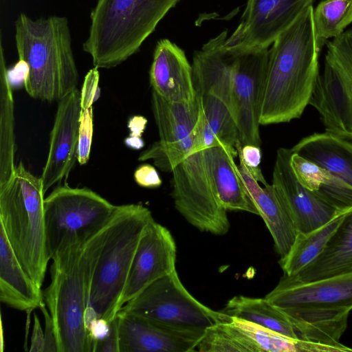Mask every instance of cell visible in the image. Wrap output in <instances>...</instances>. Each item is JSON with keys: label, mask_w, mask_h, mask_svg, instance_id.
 <instances>
[{"label": "cell", "mask_w": 352, "mask_h": 352, "mask_svg": "<svg viewBox=\"0 0 352 352\" xmlns=\"http://www.w3.org/2000/svg\"><path fill=\"white\" fill-rule=\"evenodd\" d=\"M313 11L307 8L269 50L261 125L299 118L309 104L320 74Z\"/></svg>", "instance_id": "6da1fadb"}, {"label": "cell", "mask_w": 352, "mask_h": 352, "mask_svg": "<svg viewBox=\"0 0 352 352\" xmlns=\"http://www.w3.org/2000/svg\"><path fill=\"white\" fill-rule=\"evenodd\" d=\"M107 223L91 235L61 245L51 258V282L43 298L54 321L58 352H94L85 315Z\"/></svg>", "instance_id": "7a4b0ae2"}, {"label": "cell", "mask_w": 352, "mask_h": 352, "mask_svg": "<svg viewBox=\"0 0 352 352\" xmlns=\"http://www.w3.org/2000/svg\"><path fill=\"white\" fill-rule=\"evenodd\" d=\"M14 37L19 60L28 67L24 87L30 96L58 102L77 88L78 72L66 17L32 19L21 13Z\"/></svg>", "instance_id": "3957f363"}, {"label": "cell", "mask_w": 352, "mask_h": 352, "mask_svg": "<svg viewBox=\"0 0 352 352\" xmlns=\"http://www.w3.org/2000/svg\"><path fill=\"white\" fill-rule=\"evenodd\" d=\"M227 38L224 30L193 55L192 81L199 118L192 153L220 144L237 151L240 143L232 99L234 50L225 45Z\"/></svg>", "instance_id": "277c9868"}, {"label": "cell", "mask_w": 352, "mask_h": 352, "mask_svg": "<svg viewBox=\"0 0 352 352\" xmlns=\"http://www.w3.org/2000/svg\"><path fill=\"white\" fill-rule=\"evenodd\" d=\"M153 219L142 204L116 206L93 274L85 322L94 318L113 320L122 300L143 232Z\"/></svg>", "instance_id": "5b68a950"}, {"label": "cell", "mask_w": 352, "mask_h": 352, "mask_svg": "<svg viewBox=\"0 0 352 352\" xmlns=\"http://www.w3.org/2000/svg\"><path fill=\"white\" fill-rule=\"evenodd\" d=\"M180 0H97L83 50L94 67L112 68L140 49Z\"/></svg>", "instance_id": "8992f818"}, {"label": "cell", "mask_w": 352, "mask_h": 352, "mask_svg": "<svg viewBox=\"0 0 352 352\" xmlns=\"http://www.w3.org/2000/svg\"><path fill=\"white\" fill-rule=\"evenodd\" d=\"M44 195L37 177L21 162L0 185V227L23 267L41 287L51 259L47 245Z\"/></svg>", "instance_id": "52a82bcc"}, {"label": "cell", "mask_w": 352, "mask_h": 352, "mask_svg": "<svg viewBox=\"0 0 352 352\" xmlns=\"http://www.w3.org/2000/svg\"><path fill=\"white\" fill-rule=\"evenodd\" d=\"M118 313L197 331H205L218 323L231 322L232 318L198 301L183 285L176 270L150 284L126 302Z\"/></svg>", "instance_id": "ba28073f"}, {"label": "cell", "mask_w": 352, "mask_h": 352, "mask_svg": "<svg viewBox=\"0 0 352 352\" xmlns=\"http://www.w3.org/2000/svg\"><path fill=\"white\" fill-rule=\"evenodd\" d=\"M116 206L88 188L57 186L44 199V219L50 257L63 245L104 227Z\"/></svg>", "instance_id": "9c48e42d"}, {"label": "cell", "mask_w": 352, "mask_h": 352, "mask_svg": "<svg viewBox=\"0 0 352 352\" xmlns=\"http://www.w3.org/2000/svg\"><path fill=\"white\" fill-rule=\"evenodd\" d=\"M171 173L172 197L177 210L201 232L226 234L230 229L227 210L212 186L204 150L188 155Z\"/></svg>", "instance_id": "30bf717a"}, {"label": "cell", "mask_w": 352, "mask_h": 352, "mask_svg": "<svg viewBox=\"0 0 352 352\" xmlns=\"http://www.w3.org/2000/svg\"><path fill=\"white\" fill-rule=\"evenodd\" d=\"M151 108L160 140L139 156V161L153 160L164 172L173 170L192 154L199 118L197 99L189 102H173L152 90Z\"/></svg>", "instance_id": "8fae6325"}, {"label": "cell", "mask_w": 352, "mask_h": 352, "mask_svg": "<svg viewBox=\"0 0 352 352\" xmlns=\"http://www.w3.org/2000/svg\"><path fill=\"white\" fill-rule=\"evenodd\" d=\"M232 71L234 118L241 146H261L260 116L268 48H236Z\"/></svg>", "instance_id": "7c38bea8"}, {"label": "cell", "mask_w": 352, "mask_h": 352, "mask_svg": "<svg viewBox=\"0 0 352 352\" xmlns=\"http://www.w3.org/2000/svg\"><path fill=\"white\" fill-rule=\"evenodd\" d=\"M314 0H248L241 23L226 40L228 47H265L275 41Z\"/></svg>", "instance_id": "4fadbf2b"}, {"label": "cell", "mask_w": 352, "mask_h": 352, "mask_svg": "<svg viewBox=\"0 0 352 352\" xmlns=\"http://www.w3.org/2000/svg\"><path fill=\"white\" fill-rule=\"evenodd\" d=\"M292 153V148L278 149L272 185L278 199L294 221L298 232H309L324 225L346 210H339L305 188L298 182L291 165Z\"/></svg>", "instance_id": "5bb4252c"}, {"label": "cell", "mask_w": 352, "mask_h": 352, "mask_svg": "<svg viewBox=\"0 0 352 352\" xmlns=\"http://www.w3.org/2000/svg\"><path fill=\"white\" fill-rule=\"evenodd\" d=\"M81 111L80 91L77 88L58 101L48 155L41 176L45 193L67 177L77 160Z\"/></svg>", "instance_id": "9a60e30c"}, {"label": "cell", "mask_w": 352, "mask_h": 352, "mask_svg": "<svg viewBox=\"0 0 352 352\" xmlns=\"http://www.w3.org/2000/svg\"><path fill=\"white\" fill-rule=\"evenodd\" d=\"M177 248L170 232L154 219L145 228L132 263L122 306L156 280L176 270Z\"/></svg>", "instance_id": "2e32d148"}, {"label": "cell", "mask_w": 352, "mask_h": 352, "mask_svg": "<svg viewBox=\"0 0 352 352\" xmlns=\"http://www.w3.org/2000/svg\"><path fill=\"white\" fill-rule=\"evenodd\" d=\"M265 298L280 309L352 308V270L308 282L284 275Z\"/></svg>", "instance_id": "e0dca14e"}, {"label": "cell", "mask_w": 352, "mask_h": 352, "mask_svg": "<svg viewBox=\"0 0 352 352\" xmlns=\"http://www.w3.org/2000/svg\"><path fill=\"white\" fill-rule=\"evenodd\" d=\"M120 352H192L205 331L181 329L117 314Z\"/></svg>", "instance_id": "ac0fdd59"}, {"label": "cell", "mask_w": 352, "mask_h": 352, "mask_svg": "<svg viewBox=\"0 0 352 352\" xmlns=\"http://www.w3.org/2000/svg\"><path fill=\"white\" fill-rule=\"evenodd\" d=\"M149 78L152 90L168 101L195 100L192 65L184 51L167 38L156 44Z\"/></svg>", "instance_id": "d6986e66"}, {"label": "cell", "mask_w": 352, "mask_h": 352, "mask_svg": "<svg viewBox=\"0 0 352 352\" xmlns=\"http://www.w3.org/2000/svg\"><path fill=\"white\" fill-rule=\"evenodd\" d=\"M204 155L212 186L223 208L259 215L235 164L238 151L220 144L204 149Z\"/></svg>", "instance_id": "ffe728a7"}, {"label": "cell", "mask_w": 352, "mask_h": 352, "mask_svg": "<svg viewBox=\"0 0 352 352\" xmlns=\"http://www.w3.org/2000/svg\"><path fill=\"white\" fill-rule=\"evenodd\" d=\"M238 168L259 216L273 238L276 252L280 258L284 257L290 250L298 233L294 221L278 199L272 184L261 187L241 160Z\"/></svg>", "instance_id": "44dd1931"}, {"label": "cell", "mask_w": 352, "mask_h": 352, "mask_svg": "<svg viewBox=\"0 0 352 352\" xmlns=\"http://www.w3.org/2000/svg\"><path fill=\"white\" fill-rule=\"evenodd\" d=\"M286 314L302 340L338 348L340 351H352L340 342L347 327L350 307L287 308Z\"/></svg>", "instance_id": "7402d4cb"}, {"label": "cell", "mask_w": 352, "mask_h": 352, "mask_svg": "<svg viewBox=\"0 0 352 352\" xmlns=\"http://www.w3.org/2000/svg\"><path fill=\"white\" fill-rule=\"evenodd\" d=\"M0 300L30 314L44 302L43 293L21 265L0 227Z\"/></svg>", "instance_id": "603a6c76"}, {"label": "cell", "mask_w": 352, "mask_h": 352, "mask_svg": "<svg viewBox=\"0 0 352 352\" xmlns=\"http://www.w3.org/2000/svg\"><path fill=\"white\" fill-rule=\"evenodd\" d=\"M291 148L352 187V140L327 131L314 133Z\"/></svg>", "instance_id": "cb8c5ba5"}, {"label": "cell", "mask_w": 352, "mask_h": 352, "mask_svg": "<svg viewBox=\"0 0 352 352\" xmlns=\"http://www.w3.org/2000/svg\"><path fill=\"white\" fill-rule=\"evenodd\" d=\"M352 270V210L328 241L322 253L298 274L289 276L308 282Z\"/></svg>", "instance_id": "d4e9b609"}, {"label": "cell", "mask_w": 352, "mask_h": 352, "mask_svg": "<svg viewBox=\"0 0 352 352\" xmlns=\"http://www.w3.org/2000/svg\"><path fill=\"white\" fill-rule=\"evenodd\" d=\"M291 165L298 182L339 210L352 208V187L316 164L294 153Z\"/></svg>", "instance_id": "484cf974"}, {"label": "cell", "mask_w": 352, "mask_h": 352, "mask_svg": "<svg viewBox=\"0 0 352 352\" xmlns=\"http://www.w3.org/2000/svg\"><path fill=\"white\" fill-rule=\"evenodd\" d=\"M351 210L342 211L311 232H298L289 252L279 261L285 276H295L311 264L322 253L346 214Z\"/></svg>", "instance_id": "4316f807"}, {"label": "cell", "mask_w": 352, "mask_h": 352, "mask_svg": "<svg viewBox=\"0 0 352 352\" xmlns=\"http://www.w3.org/2000/svg\"><path fill=\"white\" fill-rule=\"evenodd\" d=\"M222 311L287 337L300 340L284 311L271 303L265 297L262 298L236 296L228 301Z\"/></svg>", "instance_id": "83f0119b"}, {"label": "cell", "mask_w": 352, "mask_h": 352, "mask_svg": "<svg viewBox=\"0 0 352 352\" xmlns=\"http://www.w3.org/2000/svg\"><path fill=\"white\" fill-rule=\"evenodd\" d=\"M8 69L1 41L0 58V185L13 175L16 165L12 87L8 78Z\"/></svg>", "instance_id": "f1b7e54d"}, {"label": "cell", "mask_w": 352, "mask_h": 352, "mask_svg": "<svg viewBox=\"0 0 352 352\" xmlns=\"http://www.w3.org/2000/svg\"><path fill=\"white\" fill-rule=\"evenodd\" d=\"M232 317V322L255 343L260 352H341L333 346L291 338L250 321Z\"/></svg>", "instance_id": "f546056e"}, {"label": "cell", "mask_w": 352, "mask_h": 352, "mask_svg": "<svg viewBox=\"0 0 352 352\" xmlns=\"http://www.w3.org/2000/svg\"><path fill=\"white\" fill-rule=\"evenodd\" d=\"M318 47L327 39L340 36L352 23V0H323L313 11Z\"/></svg>", "instance_id": "4dcf8cb0"}, {"label": "cell", "mask_w": 352, "mask_h": 352, "mask_svg": "<svg viewBox=\"0 0 352 352\" xmlns=\"http://www.w3.org/2000/svg\"><path fill=\"white\" fill-rule=\"evenodd\" d=\"M195 351L260 352L255 343L232 320L206 329Z\"/></svg>", "instance_id": "1f68e13d"}, {"label": "cell", "mask_w": 352, "mask_h": 352, "mask_svg": "<svg viewBox=\"0 0 352 352\" xmlns=\"http://www.w3.org/2000/svg\"><path fill=\"white\" fill-rule=\"evenodd\" d=\"M94 133L93 107L82 109L80 117L77 161L85 164L90 155Z\"/></svg>", "instance_id": "d6a6232c"}, {"label": "cell", "mask_w": 352, "mask_h": 352, "mask_svg": "<svg viewBox=\"0 0 352 352\" xmlns=\"http://www.w3.org/2000/svg\"><path fill=\"white\" fill-rule=\"evenodd\" d=\"M238 151V156L252 175L258 182H261L264 186L267 185L261 169L259 167L261 161V151L260 146L246 144L241 146L239 143L236 147Z\"/></svg>", "instance_id": "836d02e7"}, {"label": "cell", "mask_w": 352, "mask_h": 352, "mask_svg": "<svg viewBox=\"0 0 352 352\" xmlns=\"http://www.w3.org/2000/svg\"><path fill=\"white\" fill-rule=\"evenodd\" d=\"M338 64L344 86L352 98V29L346 31L338 57Z\"/></svg>", "instance_id": "e575fe53"}, {"label": "cell", "mask_w": 352, "mask_h": 352, "mask_svg": "<svg viewBox=\"0 0 352 352\" xmlns=\"http://www.w3.org/2000/svg\"><path fill=\"white\" fill-rule=\"evenodd\" d=\"M98 68L94 67L86 74L80 91L82 109L93 107V104L100 96Z\"/></svg>", "instance_id": "d590c367"}, {"label": "cell", "mask_w": 352, "mask_h": 352, "mask_svg": "<svg viewBox=\"0 0 352 352\" xmlns=\"http://www.w3.org/2000/svg\"><path fill=\"white\" fill-rule=\"evenodd\" d=\"M135 182L144 188H157L162 181L156 168L148 164L140 165L134 173Z\"/></svg>", "instance_id": "8d00e7d4"}, {"label": "cell", "mask_w": 352, "mask_h": 352, "mask_svg": "<svg viewBox=\"0 0 352 352\" xmlns=\"http://www.w3.org/2000/svg\"><path fill=\"white\" fill-rule=\"evenodd\" d=\"M39 308L43 314L45 320L43 352H58L53 319L45 302L41 304Z\"/></svg>", "instance_id": "74e56055"}, {"label": "cell", "mask_w": 352, "mask_h": 352, "mask_svg": "<svg viewBox=\"0 0 352 352\" xmlns=\"http://www.w3.org/2000/svg\"><path fill=\"white\" fill-rule=\"evenodd\" d=\"M86 327L93 344L94 352H95L97 344L108 336L110 322L102 318H96L87 322Z\"/></svg>", "instance_id": "f35d334b"}, {"label": "cell", "mask_w": 352, "mask_h": 352, "mask_svg": "<svg viewBox=\"0 0 352 352\" xmlns=\"http://www.w3.org/2000/svg\"><path fill=\"white\" fill-rule=\"evenodd\" d=\"M95 352H120L117 316L110 322L109 334L97 344Z\"/></svg>", "instance_id": "ab89813d"}, {"label": "cell", "mask_w": 352, "mask_h": 352, "mask_svg": "<svg viewBox=\"0 0 352 352\" xmlns=\"http://www.w3.org/2000/svg\"><path fill=\"white\" fill-rule=\"evenodd\" d=\"M7 74L12 88L19 87L21 84L24 86L28 76V67L25 62L19 60L12 69H8Z\"/></svg>", "instance_id": "60d3db41"}, {"label": "cell", "mask_w": 352, "mask_h": 352, "mask_svg": "<svg viewBox=\"0 0 352 352\" xmlns=\"http://www.w3.org/2000/svg\"><path fill=\"white\" fill-rule=\"evenodd\" d=\"M44 332L41 325L40 320L36 314H34V324L30 340V352H43L44 349Z\"/></svg>", "instance_id": "b9f144b4"}, {"label": "cell", "mask_w": 352, "mask_h": 352, "mask_svg": "<svg viewBox=\"0 0 352 352\" xmlns=\"http://www.w3.org/2000/svg\"><path fill=\"white\" fill-rule=\"evenodd\" d=\"M147 124L146 118L142 116H134L129 121L127 126L131 135L142 137Z\"/></svg>", "instance_id": "7bdbcfd3"}, {"label": "cell", "mask_w": 352, "mask_h": 352, "mask_svg": "<svg viewBox=\"0 0 352 352\" xmlns=\"http://www.w3.org/2000/svg\"><path fill=\"white\" fill-rule=\"evenodd\" d=\"M124 144L127 147L135 150L141 149L144 146L142 137L131 135L124 139Z\"/></svg>", "instance_id": "ee69618b"}]
</instances>
